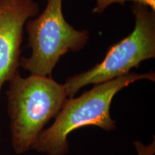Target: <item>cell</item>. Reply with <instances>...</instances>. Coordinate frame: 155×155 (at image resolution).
<instances>
[{
    "label": "cell",
    "instance_id": "cell-1",
    "mask_svg": "<svg viewBox=\"0 0 155 155\" xmlns=\"http://www.w3.org/2000/svg\"><path fill=\"white\" fill-rule=\"evenodd\" d=\"M142 79L154 81V73H129L95 84L78 98H68L54 123L41 131L32 149L47 155H65L68 152V137L72 131L89 126L107 131L115 129L116 121L110 113L114 97L121 89Z\"/></svg>",
    "mask_w": 155,
    "mask_h": 155
},
{
    "label": "cell",
    "instance_id": "cell-2",
    "mask_svg": "<svg viewBox=\"0 0 155 155\" xmlns=\"http://www.w3.org/2000/svg\"><path fill=\"white\" fill-rule=\"evenodd\" d=\"M9 82L7 96L12 144L17 154H22L32 148L68 97L64 84L49 76L31 74L24 78L17 71Z\"/></svg>",
    "mask_w": 155,
    "mask_h": 155
},
{
    "label": "cell",
    "instance_id": "cell-3",
    "mask_svg": "<svg viewBox=\"0 0 155 155\" xmlns=\"http://www.w3.org/2000/svg\"><path fill=\"white\" fill-rule=\"evenodd\" d=\"M131 10L135 17L134 30L108 48L101 63L67 79L64 86L68 98H73L88 84H98L127 75L142 61L155 57V11L135 3Z\"/></svg>",
    "mask_w": 155,
    "mask_h": 155
},
{
    "label": "cell",
    "instance_id": "cell-4",
    "mask_svg": "<svg viewBox=\"0 0 155 155\" xmlns=\"http://www.w3.org/2000/svg\"><path fill=\"white\" fill-rule=\"evenodd\" d=\"M46 8L38 18L29 20L30 58L19 59V65L32 75L51 77L54 68L68 52H78L86 45L88 30H75L63 16V0H47Z\"/></svg>",
    "mask_w": 155,
    "mask_h": 155
},
{
    "label": "cell",
    "instance_id": "cell-5",
    "mask_svg": "<svg viewBox=\"0 0 155 155\" xmlns=\"http://www.w3.org/2000/svg\"><path fill=\"white\" fill-rule=\"evenodd\" d=\"M38 12L34 0H0V93L18 71L23 28Z\"/></svg>",
    "mask_w": 155,
    "mask_h": 155
},
{
    "label": "cell",
    "instance_id": "cell-6",
    "mask_svg": "<svg viewBox=\"0 0 155 155\" xmlns=\"http://www.w3.org/2000/svg\"><path fill=\"white\" fill-rule=\"evenodd\" d=\"M133 2L135 4H140L145 6H147L152 9L155 11V0H96L97 5L94 9V13H102L106 7L114 3H119L124 6L126 2Z\"/></svg>",
    "mask_w": 155,
    "mask_h": 155
},
{
    "label": "cell",
    "instance_id": "cell-7",
    "mask_svg": "<svg viewBox=\"0 0 155 155\" xmlns=\"http://www.w3.org/2000/svg\"><path fill=\"white\" fill-rule=\"evenodd\" d=\"M138 155H153L155 153V142L154 140L152 143L144 145L140 141H136L134 142Z\"/></svg>",
    "mask_w": 155,
    "mask_h": 155
}]
</instances>
